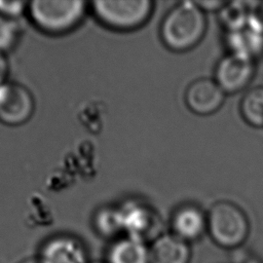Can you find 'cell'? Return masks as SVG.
Returning <instances> with one entry per match:
<instances>
[{"mask_svg": "<svg viewBox=\"0 0 263 263\" xmlns=\"http://www.w3.org/2000/svg\"><path fill=\"white\" fill-rule=\"evenodd\" d=\"M205 30L204 11L195 1H182L163 17L160 36L167 48L182 52L196 46L203 38Z\"/></svg>", "mask_w": 263, "mask_h": 263, "instance_id": "6da1fadb", "label": "cell"}, {"mask_svg": "<svg viewBox=\"0 0 263 263\" xmlns=\"http://www.w3.org/2000/svg\"><path fill=\"white\" fill-rule=\"evenodd\" d=\"M87 5L82 0H34L28 2L27 14L39 31L48 35H63L82 22Z\"/></svg>", "mask_w": 263, "mask_h": 263, "instance_id": "7a4b0ae2", "label": "cell"}, {"mask_svg": "<svg viewBox=\"0 0 263 263\" xmlns=\"http://www.w3.org/2000/svg\"><path fill=\"white\" fill-rule=\"evenodd\" d=\"M208 229L215 243L224 249H236L245 243L250 233V222L245 212L228 200L215 202L206 214Z\"/></svg>", "mask_w": 263, "mask_h": 263, "instance_id": "3957f363", "label": "cell"}, {"mask_svg": "<svg viewBox=\"0 0 263 263\" xmlns=\"http://www.w3.org/2000/svg\"><path fill=\"white\" fill-rule=\"evenodd\" d=\"M150 0H96L90 3L96 18L112 30L130 31L143 26L153 10Z\"/></svg>", "mask_w": 263, "mask_h": 263, "instance_id": "277c9868", "label": "cell"}, {"mask_svg": "<svg viewBox=\"0 0 263 263\" xmlns=\"http://www.w3.org/2000/svg\"><path fill=\"white\" fill-rule=\"evenodd\" d=\"M126 236L145 243L152 242L162 233L163 222L158 212L144 199L129 198L118 205Z\"/></svg>", "mask_w": 263, "mask_h": 263, "instance_id": "5b68a950", "label": "cell"}, {"mask_svg": "<svg viewBox=\"0 0 263 263\" xmlns=\"http://www.w3.org/2000/svg\"><path fill=\"white\" fill-rule=\"evenodd\" d=\"M35 111V100L23 84L5 81L0 84V122L17 126L26 123Z\"/></svg>", "mask_w": 263, "mask_h": 263, "instance_id": "8992f818", "label": "cell"}, {"mask_svg": "<svg viewBox=\"0 0 263 263\" xmlns=\"http://www.w3.org/2000/svg\"><path fill=\"white\" fill-rule=\"evenodd\" d=\"M254 74V60L230 52L216 66L215 81L225 93H235L248 86Z\"/></svg>", "mask_w": 263, "mask_h": 263, "instance_id": "52a82bcc", "label": "cell"}, {"mask_svg": "<svg viewBox=\"0 0 263 263\" xmlns=\"http://www.w3.org/2000/svg\"><path fill=\"white\" fill-rule=\"evenodd\" d=\"M85 245L71 234H57L43 242L39 250L40 263H89Z\"/></svg>", "mask_w": 263, "mask_h": 263, "instance_id": "ba28073f", "label": "cell"}, {"mask_svg": "<svg viewBox=\"0 0 263 263\" xmlns=\"http://www.w3.org/2000/svg\"><path fill=\"white\" fill-rule=\"evenodd\" d=\"M225 100V92L211 78H199L192 81L185 91V103L190 111L205 116L220 109Z\"/></svg>", "mask_w": 263, "mask_h": 263, "instance_id": "9c48e42d", "label": "cell"}, {"mask_svg": "<svg viewBox=\"0 0 263 263\" xmlns=\"http://www.w3.org/2000/svg\"><path fill=\"white\" fill-rule=\"evenodd\" d=\"M172 233L190 242L200 238L208 229L206 214L195 204H183L171 218Z\"/></svg>", "mask_w": 263, "mask_h": 263, "instance_id": "30bf717a", "label": "cell"}, {"mask_svg": "<svg viewBox=\"0 0 263 263\" xmlns=\"http://www.w3.org/2000/svg\"><path fill=\"white\" fill-rule=\"evenodd\" d=\"M149 248V263H189L191 249L189 242L172 232L162 233Z\"/></svg>", "mask_w": 263, "mask_h": 263, "instance_id": "8fae6325", "label": "cell"}, {"mask_svg": "<svg viewBox=\"0 0 263 263\" xmlns=\"http://www.w3.org/2000/svg\"><path fill=\"white\" fill-rule=\"evenodd\" d=\"M225 42L231 53L256 60L263 54V32L250 22L225 34Z\"/></svg>", "mask_w": 263, "mask_h": 263, "instance_id": "7c38bea8", "label": "cell"}, {"mask_svg": "<svg viewBox=\"0 0 263 263\" xmlns=\"http://www.w3.org/2000/svg\"><path fill=\"white\" fill-rule=\"evenodd\" d=\"M107 259V263H149V248L147 243L125 235L111 245Z\"/></svg>", "mask_w": 263, "mask_h": 263, "instance_id": "4fadbf2b", "label": "cell"}, {"mask_svg": "<svg viewBox=\"0 0 263 263\" xmlns=\"http://www.w3.org/2000/svg\"><path fill=\"white\" fill-rule=\"evenodd\" d=\"M93 226L103 237H115L124 232L119 206L106 205L100 208L93 216Z\"/></svg>", "mask_w": 263, "mask_h": 263, "instance_id": "5bb4252c", "label": "cell"}, {"mask_svg": "<svg viewBox=\"0 0 263 263\" xmlns=\"http://www.w3.org/2000/svg\"><path fill=\"white\" fill-rule=\"evenodd\" d=\"M239 110L246 122L254 127H263V86H255L245 92Z\"/></svg>", "mask_w": 263, "mask_h": 263, "instance_id": "9a60e30c", "label": "cell"}, {"mask_svg": "<svg viewBox=\"0 0 263 263\" xmlns=\"http://www.w3.org/2000/svg\"><path fill=\"white\" fill-rule=\"evenodd\" d=\"M219 21L226 32L245 26L250 20V1H229L218 11Z\"/></svg>", "mask_w": 263, "mask_h": 263, "instance_id": "2e32d148", "label": "cell"}, {"mask_svg": "<svg viewBox=\"0 0 263 263\" xmlns=\"http://www.w3.org/2000/svg\"><path fill=\"white\" fill-rule=\"evenodd\" d=\"M21 27L16 20L0 15V52L6 53L18 42Z\"/></svg>", "mask_w": 263, "mask_h": 263, "instance_id": "e0dca14e", "label": "cell"}, {"mask_svg": "<svg viewBox=\"0 0 263 263\" xmlns=\"http://www.w3.org/2000/svg\"><path fill=\"white\" fill-rule=\"evenodd\" d=\"M28 2L26 1H4L0 0V15L16 20L24 13H27Z\"/></svg>", "mask_w": 263, "mask_h": 263, "instance_id": "ac0fdd59", "label": "cell"}, {"mask_svg": "<svg viewBox=\"0 0 263 263\" xmlns=\"http://www.w3.org/2000/svg\"><path fill=\"white\" fill-rule=\"evenodd\" d=\"M249 22L263 32V1H250Z\"/></svg>", "mask_w": 263, "mask_h": 263, "instance_id": "d6986e66", "label": "cell"}, {"mask_svg": "<svg viewBox=\"0 0 263 263\" xmlns=\"http://www.w3.org/2000/svg\"><path fill=\"white\" fill-rule=\"evenodd\" d=\"M197 5L201 8L202 11H215V10H220L221 7L225 4L226 1H195Z\"/></svg>", "mask_w": 263, "mask_h": 263, "instance_id": "ffe728a7", "label": "cell"}, {"mask_svg": "<svg viewBox=\"0 0 263 263\" xmlns=\"http://www.w3.org/2000/svg\"><path fill=\"white\" fill-rule=\"evenodd\" d=\"M8 62L5 53L0 52V84L6 81L7 73H8Z\"/></svg>", "mask_w": 263, "mask_h": 263, "instance_id": "44dd1931", "label": "cell"}, {"mask_svg": "<svg viewBox=\"0 0 263 263\" xmlns=\"http://www.w3.org/2000/svg\"><path fill=\"white\" fill-rule=\"evenodd\" d=\"M18 263H40L38 257H29V258H26L24 259L23 261L18 262Z\"/></svg>", "mask_w": 263, "mask_h": 263, "instance_id": "7402d4cb", "label": "cell"}, {"mask_svg": "<svg viewBox=\"0 0 263 263\" xmlns=\"http://www.w3.org/2000/svg\"><path fill=\"white\" fill-rule=\"evenodd\" d=\"M89 263H107V262H102V261H92V262H89Z\"/></svg>", "mask_w": 263, "mask_h": 263, "instance_id": "603a6c76", "label": "cell"}]
</instances>
